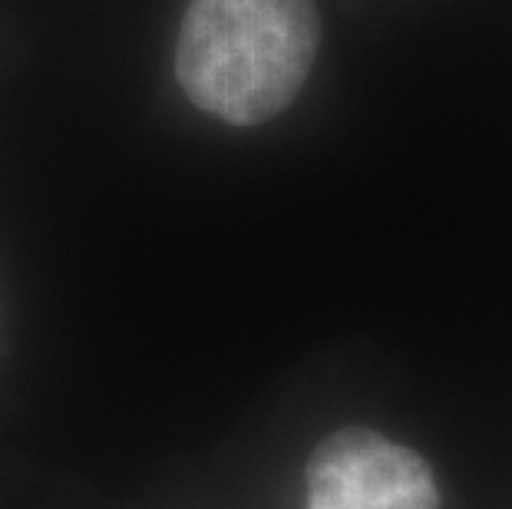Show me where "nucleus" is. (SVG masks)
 <instances>
[{"mask_svg": "<svg viewBox=\"0 0 512 509\" xmlns=\"http://www.w3.org/2000/svg\"><path fill=\"white\" fill-rule=\"evenodd\" d=\"M304 509H440V490L420 453L347 427L311 453Z\"/></svg>", "mask_w": 512, "mask_h": 509, "instance_id": "obj_2", "label": "nucleus"}, {"mask_svg": "<svg viewBox=\"0 0 512 509\" xmlns=\"http://www.w3.org/2000/svg\"><path fill=\"white\" fill-rule=\"evenodd\" d=\"M321 43L314 0H192L182 17V93L222 123L258 126L301 93Z\"/></svg>", "mask_w": 512, "mask_h": 509, "instance_id": "obj_1", "label": "nucleus"}]
</instances>
